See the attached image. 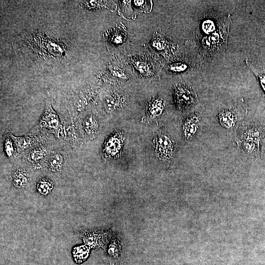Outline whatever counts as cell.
I'll return each mask as SVG.
<instances>
[{
  "instance_id": "24",
  "label": "cell",
  "mask_w": 265,
  "mask_h": 265,
  "mask_svg": "<svg viewBox=\"0 0 265 265\" xmlns=\"http://www.w3.org/2000/svg\"><path fill=\"white\" fill-rule=\"evenodd\" d=\"M245 63L247 66L254 74L258 80L259 81L263 91L265 93V74L262 73L260 71L257 70L248 62L247 59H245Z\"/></svg>"
},
{
  "instance_id": "6",
  "label": "cell",
  "mask_w": 265,
  "mask_h": 265,
  "mask_svg": "<svg viewBox=\"0 0 265 265\" xmlns=\"http://www.w3.org/2000/svg\"><path fill=\"white\" fill-rule=\"evenodd\" d=\"M123 136L121 132H117L106 139L102 149V156L104 158H114L121 154L123 143Z\"/></svg>"
},
{
  "instance_id": "23",
  "label": "cell",
  "mask_w": 265,
  "mask_h": 265,
  "mask_svg": "<svg viewBox=\"0 0 265 265\" xmlns=\"http://www.w3.org/2000/svg\"><path fill=\"white\" fill-rule=\"evenodd\" d=\"M14 143L11 133H10V136L5 137L4 141V150L6 156L9 158L12 157L14 154Z\"/></svg>"
},
{
  "instance_id": "5",
  "label": "cell",
  "mask_w": 265,
  "mask_h": 265,
  "mask_svg": "<svg viewBox=\"0 0 265 265\" xmlns=\"http://www.w3.org/2000/svg\"><path fill=\"white\" fill-rule=\"evenodd\" d=\"M39 124L41 127L53 130L56 132L61 128L59 117L52 108L49 97L46 99L45 110L41 117Z\"/></svg>"
},
{
  "instance_id": "17",
  "label": "cell",
  "mask_w": 265,
  "mask_h": 265,
  "mask_svg": "<svg viewBox=\"0 0 265 265\" xmlns=\"http://www.w3.org/2000/svg\"><path fill=\"white\" fill-rule=\"evenodd\" d=\"M90 247L86 245L75 246L72 249V255L77 263H81L86 260L89 255Z\"/></svg>"
},
{
  "instance_id": "1",
  "label": "cell",
  "mask_w": 265,
  "mask_h": 265,
  "mask_svg": "<svg viewBox=\"0 0 265 265\" xmlns=\"http://www.w3.org/2000/svg\"><path fill=\"white\" fill-rule=\"evenodd\" d=\"M230 23V15H228L219 24L216 30L203 38L202 44L205 53L213 54L226 49Z\"/></svg>"
},
{
  "instance_id": "15",
  "label": "cell",
  "mask_w": 265,
  "mask_h": 265,
  "mask_svg": "<svg viewBox=\"0 0 265 265\" xmlns=\"http://www.w3.org/2000/svg\"><path fill=\"white\" fill-rule=\"evenodd\" d=\"M37 191L42 196H48L51 194L53 189V184L49 178L40 179L36 183Z\"/></svg>"
},
{
  "instance_id": "13",
  "label": "cell",
  "mask_w": 265,
  "mask_h": 265,
  "mask_svg": "<svg viewBox=\"0 0 265 265\" xmlns=\"http://www.w3.org/2000/svg\"><path fill=\"white\" fill-rule=\"evenodd\" d=\"M11 181L13 186L18 188L25 187L29 182V176L25 170L17 168L12 173Z\"/></svg>"
},
{
  "instance_id": "3",
  "label": "cell",
  "mask_w": 265,
  "mask_h": 265,
  "mask_svg": "<svg viewBox=\"0 0 265 265\" xmlns=\"http://www.w3.org/2000/svg\"><path fill=\"white\" fill-rule=\"evenodd\" d=\"M81 238L85 245L97 249L104 247L109 242L111 232L108 230L91 229L74 233Z\"/></svg>"
},
{
  "instance_id": "4",
  "label": "cell",
  "mask_w": 265,
  "mask_h": 265,
  "mask_svg": "<svg viewBox=\"0 0 265 265\" xmlns=\"http://www.w3.org/2000/svg\"><path fill=\"white\" fill-rule=\"evenodd\" d=\"M174 98L178 108L183 110L194 104L197 97L187 85L179 83L174 88Z\"/></svg>"
},
{
  "instance_id": "20",
  "label": "cell",
  "mask_w": 265,
  "mask_h": 265,
  "mask_svg": "<svg viewBox=\"0 0 265 265\" xmlns=\"http://www.w3.org/2000/svg\"><path fill=\"white\" fill-rule=\"evenodd\" d=\"M16 146L20 150H23L32 146L36 142V139L33 136L18 137L11 134Z\"/></svg>"
},
{
  "instance_id": "9",
  "label": "cell",
  "mask_w": 265,
  "mask_h": 265,
  "mask_svg": "<svg viewBox=\"0 0 265 265\" xmlns=\"http://www.w3.org/2000/svg\"><path fill=\"white\" fill-rule=\"evenodd\" d=\"M164 108L163 101L160 98H154L147 105L146 114L148 119L151 121L159 117L162 113Z\"/></svg>"
},
{
  "instance_id": "27",
  "label": "cell",
  "mask_w": 265,
  "mask_h": 265,
  "mask_svg": "<svg viewBox=\"0 0 265 265\" xmlns=\"http://www.w3.org/2000/svg\"><path fill=\"white\" fill-rule=\"evenodd\" d=\"M214 28V24L210 20H207L203 23L202 28L206 33H209L210 32H212Z\"/></svg>"
},
{
  "instance_id": "22",
  "label": "cell",
  "mask_w": 265,
  "mask_h": 265,
  "mask_svg": "<svg viewBox=\"0 0 265 265\" xmlns=\"http://www.w3.org/2000/svg\"><path fill=\"white\" fill-rule=\"evenodd\" d=\"M46 154V150L41 147L31 150L28 153V157L32 162H37L42 159Z\"/></svg>"
},
{
  "instance_id": "25",
  "label": "cell",
  "mask_w": 265,
  "mask_h": 265,
  "mask_svg": "<svg viewBox=\"0 0 265 265\" xmlns=\"http://www.w3.org/2000/svg\"><path fill=\"white\" fill-rule=\"evenodd\" d=\"M135 10L137 12L148 11L151 7V4L147 0H133Z\"/></svg>"
},
{
  "instance_id": "11",
  "label": "cell",
  "mask_w": 265,
  "mask_h": 265,
  "mask_svg": "<svg viewBox=\"0 0 265 265\" xmlns=\"http://www.w3.org/2000/svg\"><path fill=\"white\" fill-rule=\"evenodd\" d=\"M82 128L88 137H96L100 131V125L96 118L93 116H88L83 120Z\"/></svg>"
},
{
  "instance_id": "16",
  "label": "cell",
  "mask_w": 265,
  "mask_h": 265,
  "mask_svg": "<svg viewBox=\"0 0 265 265\" xmlns=\"http://www.w3.org/2000/svg\"><path fill=\"white\" fill-rule=\"evenodd\" d=\"M64 159L62 155L56 153L52 155L48 160V167L53 173H58L62 170Z\"/></svg>"
},
{
  "instance_id": "18",
  "label": "cell",
  "mask_w": 265,
  "mask_h": 265,
  "mask_svg": "<svg viewBox=\"0 0 265 265\" xmlns=\"http://www.w3.org/2000/svg\"><path fill=\"white\" fill-rule=\"evenodd\" d=\"M122 247L120 241L117 238L110 240L107 247V254L112 259L117 260L120 257Z\"/></svg>"
},
{
  "instance_id": "7",
  "label": "cell",
  "mask_w": 265,
  "mask_h": 265,
  "mask_svg": "<svg viewBox=\"0 0 265 265\" xmlns=\"http://www.w3.org/2000/svg\"><path fill=\"white\" fill-rule=\"evenodd\" d=\"M200 118L196 113L190 114L183 121L182 132L184 139L188 141L196 133Z\"/></svg>"
},
{
  "instance_id": "19",
  "label": "cell",
  "mask_w": 265,
  "mask_h": 265,
  "mask_svg": "<svg viewBox=\"0 0 265 265\" xmlns=\"http://www.w3.org/2000/svg\"><path fill=\"white\" fill-rule=\"evenodd\" d=\"M126 39L125 30L120 28H116L111 31L109 34V42L113 46H116L122 44Z\"/></svg>"
},
{
  "instance_id": "2",
  "label": "cell",
  "mask_w": 265,
  "mask_h": 265,
  "mask_svg": "<svg viewBox=\"0 0 265 265\" xmlns=\"http://www.w3.org/2000/svg\"><path fill=\"white\" fill-rule=\"evenodd\" d=\"M153 143L159 159L165 164H170L175 151V142L171 136L163 129L158 131L154 135Z\"/></svg>"
},
{
  "instance_id": "10",
  "label": "cell",
  "mask_w": 265,
  "mask_h": 265,
  "mask_svg": "<svg viewBox=\"0 0 265 265\" xmlns=\"http://www.w3.org/2000/svg\"><path fill=\"white\" fill-rule=\"evenodd\" d=\"M151 42L152 47L157 51L162 53H170L175 48V44L164 37L155 34Z\"/></svg>"
},
{
  "instance_id": "12",
  "label": "cell",
  "mask_w": 265,
  "mask_h": 265,
  "mask_svg": "<svg viewBox=\"0 0 265 265\" xmlns=\"http://www.w3.org/2000/svg\"><path fill=\"white\" fill-rule=\"evenodd\" d=\"M218 119L220 124L226 129L233 128L238 119L235 111L232 109L221 111L218 114Z\"/></svg>"
},
{
  "instance_id": "14",
  "label": "cell",
  "mask_w": 265,
  "mask_h": 265,
  "mask_svg": "<svg viewBox=\"0 0 265 265\" xmlns=\"http://www.w3.org/2000/svg\"><path fill=\"white\" fill-rule=\"evenodd\" d=\"M238 143L239 147L245 154L254 157L260 155V143L243 140H238Z\"/></svg>"
},
{
  "instance_id": "21",
  "label": "cell",
  "mask_w": 265,
  "mask_h": 265,
  "mask_svg": "<svg viewBox=\"0 0 265 265\" xmlns=\"http://www.w3.org/2000/svg\"><path fill=\"white\" fill-rule=\"evenodd\" d=\"M133 64L138 71L143 75H147L151 73V65L146 59L136 58L133 60Z\"/></svg>"
},
{
  "instance_id": "26",
  "label": "cell",
  "mask_w": 265,
  "mask_h": 265,
  "mask_svg": "<svg viewBox=\"0 0 265 265\" xmlns=\"http://www.w3.org/2000/svg\"><path fill=\"white\" fill-rule=\"evenodd\" d=\"M170 69L175 72H181L185 71L187 67L186 64L182 62H176L169 66Z\"/></svg>"
},
{
  "instance_id": "8",
  "label": "cell",
  "mask_w": 265,
  "mask_h": 265,
  "mask_svg": "<svg viewBox=\"0 0 265 265\" xmlns=\"http://www.w3.org/2000/svg\"><path fill=\"white\" fill-rule=\"evenodd\" d=\"M265 136V128L262 126L250 124L243 130L240 140H248L260 143Z\"/></svg>"
}]
</instances>
